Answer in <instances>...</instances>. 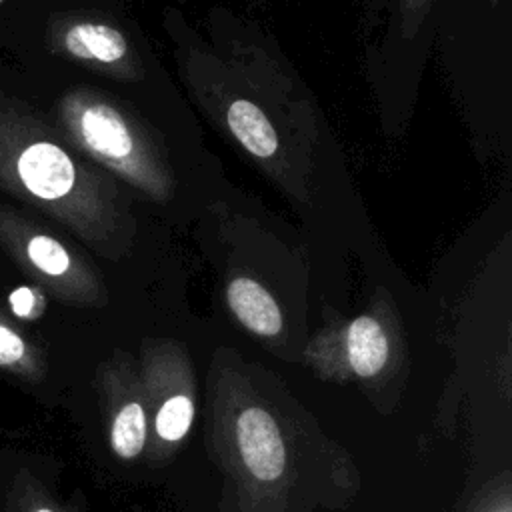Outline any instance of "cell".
I'll return each mask as SVG.
<instances>
[{
    "instance_id": "5b68a950",
    "label": "cell",
    "mask_w": 512,
    "mask_h": 512,
    "mask_svg": "<svg viewBox=\"0 0 512 512\" xmlns=\"http://www.w3.org/2000/svg\"><path fill=\"white\" fill-rule=\"evenodd\" d=\"M140 380L148 408L150 456L170 454L192 428L196 416L194 372L188 356L172 342L142 346Z\"/></svg>"
},
{
    "instance_id": "7a4b0ae2",
    "label": "cell",
    "mask_w": 512,
    "mask_h": 512,
    "mask_svg": "<svg viewBox=\"0 0 512 512\" xmlns=\"http://www.w3.org/2000/svg\"><path fill=\"white\" fill-rule=\"evenodd\" d=\"M52 116L66 144L156 204L174 200L184 154L200 136L196 122L162 114L114 86L86 82L68 86L54 100Z\"/></svg>"
},
{
    "instance_id": "ba28073f",
    "label": "cell",
    "mask_w": 512,
    "mask_h": 512,
    "mask_svg": "<svg viewBox=\"0 0 512 512\" xmlns=\"http://www.w3.org/2000/svg\"><path fill=\"white\" fill-rule=\"evenodd\" d=\"M228 438L242 478L250 486L272 488L288 470V446L276 416L260 402L244 400L228 420Z\"/></svg>"
},
{
    "instance_id": "7c38bea8",
    "label": "cell",
    "mask_w": 512,
    "mask_h": 512,
    "mask_svg": "<svg viewBox=\"0 0 512 512\" xmlns=\"http://www.w3.org/2000/svg\"><path fill=\"white\" fill-rule=\"evenodd\" d=\"M10 312L20 320H36L46 310V292L36 284L18 286L8 294Z\"/></svg>"
},
{
    "instance_id": "8fae6325",
    "label": "cell",
    "mask_w": 512,
    "mask_h": 512,
    "mask_svg": "<svg viewBox=\"0 0 512 512\" xmlns=\"http://www.w3.org/2000/svg\"><path fill=\"white\" fill-rule=\"evenodd\" d=\"M4 512H70L28 470H20L6 492Z\"/></svg>"
},
{
    "instance_id": "5bb4252c",
    "label": "cell",
    "mask_w": 512,
    "mask_h": 512,
    "mask_svg": "<svg viewBox=\"0 0 512 512\" xmlns=\"http://www.w3.org/2000/svg\"><path fill=\"white\" fill-rule=\"evenodd\" d=\"M0 2H2V0H0Z\"/></svg>"
},
{
    "instance_id": "277c9868",
    "label": "cell",
    "mask_w": 512,
    "mask_h": 512,
    "mask_svg": "<svg viewBox=\"0 0 512 512\" xmlns=\"http://www.w3.org/2000/svg\"><path fill=\"white\" fill-rule=\"evenodd\" d=\"M0 248L16 266L60 302L100 306L106 290L90 260L56 232L0 202Z\"/></svg>"
},
{
    "instance_id": "4fadbf2b",
    "label": "cell",
    "mask_w": 512,
    "mask_h": 512,
    "mask_svg": "<svg viewBox=\"0 0 512 512\" xmlns=\"http://www.w3.org/2000/svg\"><path fill=\"white\" fill-rule=\"evenodd\" d=\"M476 512H510V498H508V494L504 492L500 500L496 498V500H492L488 506H484L482 510H476Z\"/></svg>"
},
{
    "instance_id": "6da1fadb",
    "label": "cell",
    "mask_w": 512,
    "mask_h": 512,
    "mask_svg": "<svg viewBox=\"0 0 512 512\" xmlns=\"http://www.w3.org/2000/svg\"><path fill=\"white\" fill-rule=\"evenodd\" d=\"M0 192L56 220L102 256L122 254L136 230L126 186L66 144L30 104L2 90Z\"/></svg>"
},
{
    "instance_id": "30bf717a",
    "label": "cell",
    "mask_w": 512,
    "mask_h": 512,
    "mask_svg": "<svg viewBox=\"0 0 512 512\" xmlns=\"http://www.w3.org/2000/svg\"><path fill=\"white\" fill-rule=\"evenodd\" d=\"M0 370L38 384L48 370L44 350L0 310Z\"/></svg>"
},
{
    "instance_id": "52a82bcc",
    "label": "cell",
    "mask_w": 512,
    "mask_h": 512,
    "mask_svg": "<svg viewBox=\"0 0 512 512\" xmlns=\"http://www.w3.org/2000/svg\"><path fill=\"white\" fill-rule=\"evenodd\" d=\"M96 386L110 450L120 460H136L148 442V408L134 360L110 356L98 368Z\"/></svg>"
},
{
    "instance_id": "8992f818",
    "label": "cell",
    "mask_w": 512,
    "mask_h": 512,
    "mask_svg": "<svg viewBox=\"0 0 512 512\" xmlns=\"http://www.w3.org/2000/svg\"><path fill=\"white\" fill-rule=\"evenodd\" d=\"M392 346V334L382 316L366 312L322 330L306 356L324 378L370 380L388 368Z\"/></svg>"
},
{
    "instance_id": "9c48e42d",
    "label": "cell",
    "mask_w": 512,
    "mask_h": 512,
    "mask_svg": "<svg viewBox=\"0 0 512 512\" xmlns=\"http://www.w3.org/2000/svg\"><path fill=\"white\" fill-rule=\"evenodd\" d=\"M226 302L236 320L252 334L274 338L282 332V310L260 282L248 276L232 278L226 286Z\"/></svg>"
},
{
    "instance_id": "3957f363",
    "label": "cell",
    "mask_w": 512,
    "mask_h": 512,
    "mask_svg": "<svg viewBox=\"0 0 512 512\" xmlns=\"http://www.w3.org/2000/svg\"><path fill=\"white\" fill-rule=\"evenodd\" d=\"M224 72H214L188 54L186 76L198 82L202 106L210 110L226 136L278 180L292 174V144L308 148L320 136L316 114L294 92V82L268 54L248 52Z\"/></svg>"
}]
</instances>
